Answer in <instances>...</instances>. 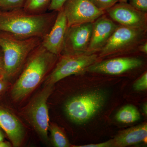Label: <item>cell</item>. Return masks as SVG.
Wrapping results in <instances>:
<instances>
[{
	"label": "cell",
	"mask_w": 147,
	"mask_h": 147,
	"mask_svg": "<svg viewBox=\"0 0 147 147\" xmlns=\"http://www.w3.org/2000/svg\"><path fill=\"white\" fill-rule=\"evenodd\" d=\"M58 11L32 14L23 8L0 10V32L21 38H43L50 30Z\"/></svg>",
	"instance_id": "cell-1"
},
{
	"label": "cell",
	"mask_w": 147,
	"mask_h": 147,
	"mask_svg": "<svg viewBox=\"0 0 147 147\" xmlns=\"http://www.w3.org/2000/svg\"><path fill=\"white\" fill-rule=\"evenodd\" d=\"M58 57L41 44L35 48L29 56L24 70L12 88L13 100H22L32 92L53 67Z\"/></svg>",
	"instance_id": "cell-2"
},
{
	"label": "cell",
	"mask_w": 147,
	"mask_h": 147,
	"mask_svg": "<svg viewBox=\"0 0 147 147\" xmlns=\"http://www.w3.org/2000/svg\"><path fill=\"white\" fill-rule=\"evenodd\" d=\"M38 37L21 38L0 32V47L3 58L4 76H14L21 69L32 51L41 44Z\"/></svg>",
	"instance_id": "cell-3"
},
{
	"label": "cell",
	"mask_w": 147,
	"mask_h": 147,
	"mask_svg": "<svg viewBox=\"0 0 147 147\" xmlns=\"http://www.w3.org/2000/svg\"><path fill=\"white\" fill-rule=\"evenodd\" d=\"M105 94L94 91L71 98L65 105V112L73 122L81 124L94 117L102 109L106 101Z\"/></svg>",
	"instance_id": "cell-4"
},
{
	"label": "cell",
	"mask_w": 147,
	"mask_h": 147,
	"mask_svg": "<svg viewBox=\"0 0 147 147\" xmlns=\"http://www.w3.org/2000/svg\"><path fill=\"white\" fill-rule=\"evenodd\" d=\"M98 56L94 54H63L47 76L46 84L53 85L62 79L86 71L96 62Z\"/></svg>",
	"instance_id": "cell-5"
},
{
	"label": "cell",
	"mask_w": 147,
	"mask_h": 147,
	"mask_svg": "<svg viewBox=\"0 0 147 147\" xmlns=\"http://www.w3.org/2000/svg\"><path fill=\"white\" fill-rule=\"evenodd\" d=\"M146 30L119 25L108 42L100 50L99 57H104L139 46Z\"/></svg>",
	"instance_id": "cell-6"
},
{
	"label": "cell",
	"mask_w": 147,
	"mask_h": 147,
	"mask_svg": "<svg viewBox=\"0 0 147 147\" xmlns=\"http://www.w3.org/2000/svg\"><path fill=\"white\" fill-rule=\"evenodd\" d=\"M53 85L46 86L35 98L29 106L28 116L31 123L40 137L48 140L49 116L47 101L53 90Z\"/></svg>",
	"instance_id": "cell-7"
},
{
	"label": "cell",
	"mask_w": 147,
	"mask_h": 147,
	"mask_svg": "<svg viewBox=\"0 0 147 147\" xmlns=\"http://www.w3.org/2000/svg\"><path fill=\"white\" fill-rule=\"evenodd\" d=\"M67 26L86 23H93L105 11L95 6L89 0H67L62 8Z\"/></svg>",
	"instance_id": "cell-8"
},
{
	"label": "cell",
	"mask_w": 147,
	"mask_h": 147,
	"mask_svg": "<svg viewBox=\"0 0 147 147\" xmlns=\"http://www.w3.org/2000/svg\"><path fill=\"white\" fill-rule=\"evenodd\" d=\"M92 23L76 24L67 28L62 53L64 54L86 53L91 38Z\"/></svg>",
	"instance_id": "cell-9"
},
{
	"label": "cell",
	"mask_w": 147,
	"mask_h": 147,
	"mask_svg": "<svg viewBox=\"0 0 147 147\" xmlns=\"http://www.w3.org/2000/svg\"><path fill=\"white\" fill-rule=\"evenodd\" d=\"M105 12L119 25L147 30V13L137 10L129 3L117 2Z\"/></svg>",
	"instance_id": "cell-10"
},
{
	"label": "cell",
	"mask_w": 147,
	"mask_h": 147,
	"mask_svg": "<svg viewBox=\"0 0 147 147\" xmlns=\"http://www.w3.org/2000/svg\"><path fill=\"white\" fill-rule=\"evenodd\" d=\"M143 61L139 58L123 57L96 62L89 67L86 71L109 75H118L139 67Z\"/></svg>",
	"instance_id": "cell-11"
},
{
	"label": "cell",
	"mask_w": 147,
	"mask_h": 147,
	"mask_svg": "<svg viewBox=\"0 0 147 147\" xmlns=\"http://www.w3.org/2000/svg\"><path fill=\"white\" fill-rule=\"evenodd\" d=\"M67 24L62 8L58 11L57 17L50 30L42 39L41 45L47 51L59 55L63 50Z\"/></svg>",
	"instance_id": "cell-12"
},
{
	"label": "cell",
	"mask_w": 147,
	"mask_h": 147,
	"mask_svg": "<svg viewBox=\"0 0 147 147\" xmlns=\"http://www.w3.org/2000/svg\"><path fill=\"white\" fill-rule=\"evenodd\" d=\"M119 25L105 14L92 23L91 38L86 54L99 52L108 42Z\"/></svg>",
	"instance_id": "cell-13"
},
{
	"label": "cell",
	"mask_w": 147,
	"mask_h": 147,
	"mask_svg": "<svg viewBox=\"0 0 147 147\" xmlns=\"http://www.w3.org/2000/svg\"><path fill=\"white\" fill-rule=\"evenodd\" d=\"M0 127L5 132L13 146H21L25 134L23 125L12 113L1 108H0Z\"/></svg>",
	"instance_id": "cell-14"
},
{
	"label": "cell",
	"mask_w": 147,
	"mask_h": 147,
	"mask_svg": "<svg viewBox=\"0 0 147 147\" xmlns=\"http://www.w3.org/2000/svg\"><path fill=\"white\" fill-rule=\"evenodd\" d=\"M147 125L144 123L119 132L112 139V147H123L147 142Z\"/></svg>",
	"instance_id": "cell-15"
},
{
	"label": "cell",
	"mask_w": 147,
	"mask_h": 147,
	"mask_svg": "<svg viewBox=\"0 0 147 147\" xmlns=\"http://www.w3.org/2000/svg\"><path fill=\"white\" fill-rule=\"evenodd\" d=\"M116 118L118 121L122 123H133L140 119V114L134 105H127L119 110Z\"/></svg>",
	"instance_id": "cell-16"
},
{
	"label": "cell",
	"mask_w": 147,
	"mask_h": 147,
	"mask_svg": "<svg viewBox=\"0 0 147 147\" xmlns=\"http://www.w3.org/2000/svg\"><path fill=\"white\" fill-rule=\"evenodd\" d=\"M52 0H26L23 9L32 14L45 13L48 9Z\"/></svg>",
	"instance_id": "cell-17"
},
{
	"label": "cell",
	"mask_w": 147,
	"mask_h": 147,
	"mask_svg": "<svg viewBox=\"0 0 147 147\" xmlns=\"http://www.w3.org/2000/svg\"><path fill=\"white\" fill-rule=\"evenodd\" d=\"M53 146L56 147L70 146L69 142L62 130L57 125L52 124L49 125Z\"/></svg>",
	"instance_id": "cell-18"
},
{
	"label": "cell",
	"mask_w": 147,
	"mask_h": 147,
	"mask_svg": "<svg viewBox=\"0 0 147 147\" xmlns=\"http://www.w3.org/2000/svg\"><path fill=\"white\" fill-rule=\"evenodd\" d=\"M26 0H0V10L23 8Z\"/></svg>",
	"instance_id": "cell-19"
},
{
	"label": "cell",
	"mask_w": 147,
	"mask_h": 147,
	"mask_svg": "<svg viewBox=\"0 0 147 147\" xmlns=\"http://www.w3.org/2000/svg\"><path fill=\"white\" fill-rule=\"evenodd\" d=\"M97 8L106 11L118 2V0H89Z\"/></svg>",
	"instance_id": "cell-20"
},
{
	"label": "cell",
	"mask_w": 147,
	"mask_h": 147,
	"mask_svg": "<svg viewBox=\"0 0 147 147\" xmlns=\"http://www.w3.org/2000/svg\"><path fill=\"white\" fill-rule=\"evenodd\" d=\"M133 88L137 91L145 90L147 88V73L145 72L134 83Z\"/></svg>",
	"instance_id": "cell-21"
},
{
	"label": "cell",
	"mask_w": 147,
	"mask_h": 147,
	"mask_svg": "<svg viewBox=\"0 0 147 147\" xmlns=\"http://www.w3.org/2000/svg\"><path fill=\"white\" fill-rule=\"evenodd\" d=\"M129 4L137 10L147 12V0H129Z\"/></svg>",
	"instance_id": "cell-22"
},
{
	"label": "cell",
	"mask_w": 147,
	"mask_h": 147,
	"mask_svg": "<svg viewBox=\"0 0 147 147\" xmlns=\"http://www.w3.org/2000/svg\"><path fill=\"white\" fill-rule=\"evenodd\" d=\"M67 0H52L48 9L51 11H58L62 8Z\"/></svg>",
	"instance_id": "cell-23"
},
{
	"label": "cell",
	"mask_w": 147,
	"mask_h": 147,
	"mask_svg": "<svg viewBox=\"0 0 147 147\" xmlns=\"http://www.w3.org/2000/svg\"><path fill=\"white\" fill-rule=\"evenodd\" d=\"M112 140H109L107 142H102L97 144H90L82 145V146H75L76 147H112Z\"/></svg>",
	"instance_id": "cell-24"
},
{
	"label": "cell",
	"mask_w": 147,
	"mask_h": 147,
	"mask_svg": "<svg viewBox=\"0 0 147 147\" xmlns=\"http://www.w3.org/2000/svg\"><path fill=\"white\" fill-rule=\"evenodd\" d=\"M5 78L3 76H0V94L4 92L7 87Z\"/></svg>",
	"instance_id": "cell-25"
},
{
	"label": "cell",
	"mask_w": 147,
	"mask_h": 147,
	"mask_svg": "<svg viewBox=\"0 0 147 147\" xmlns=\"http://www.w3.org/2000/svg\"><path fill=\"white\" fill-rule=\"evenodd\" d=\"M4 68L3 58L2 52L0 47V76H4Z\"/></svg>",
	"instance_id": "cell-26"
},
{
	"label": "cell",
	"mask_w": 147,
	"mask_h": 147,
	"mask_svg": "<svg viewBox=\"0 0 147 147\" xmlns=\"http://www.w3.org/2000/svg\"><path fill=\"white\" fill-rule=\"evenodd\" d=\"M139 50L142 53L147 54V42L146 41L142 42L138 46Z\"/></svg>",
	"instance_id": "cell-27"
},
{
	"label": "cell",
	"mask_w": 147,
	"mask_h": 147,
	"mask_svg": "<svg viewBox=\"0 0 147 147\" xmlns=\"http://www.w3.org/2000/svg\"><path fill=\"white\" fill-rule=\"evenodd\" d=\"M11 145L7 142H3V141L0 142V147H10Z\"/></svg>",
	"instance_id": "cell-28"
},
{
	"label": "cell",
	"mask_w": 147,
	"mask_h": 147,
	"mask_svg": "<svg viewBox=\"0 0 147 147\" xmlns=\"http://www.w3.org/2000/svg\"><path fill=\"white\" fill-rule=\"evenodd\" d=\"M142 110H143V113L146 116L147 114V103H145L142 106Z\"/></svg>",
	"instance_id": "cell-29"
},
{
	"label": "cell",
	"mask_w": 147,
	"mask_h": 147,
	"mask_svg": "<svg viewBox=\"0 0 147 147\" xmlns=\"http://www.w3.org/2000/svg\"><path fill=\"white\" fill-rule=\"evenodd\" d=\"M4 136L3 133H2L1 131L0 130V142L3 141Z\"/></svg>",
	"instance_id": "cell-30"
},
{
	"label": "cell",
	"mask_w": 147,
	"mask_h": 147,
	"mask_svg": "<svg viewBox=\"0 0 147 147\" xmlns=\"http://www.w3.org/2000/svg\"><path fill=\"white\" fill-rule=\"evenodd\" d=\"M129 0H118V2L126 3Z\"/></svg>",
	"instance_id": "cell-31"
}]
</instances>
